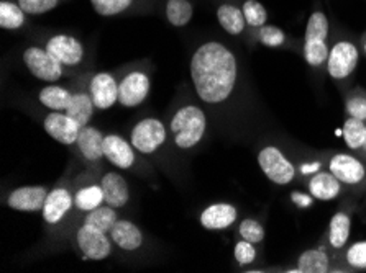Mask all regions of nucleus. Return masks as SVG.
I'll list each match as a JSON object with an SVG mask.
<instances>
[{
	"label": "nucleus",
	"instance_id": "1",
	"mask_svg": "<svg viewBox=\"0 0 366 273\" xmlns=\"http://www.w3.org/2000/svg\"><path fill=\"white\" fill-rule=\"evenodd\" d=\"M189 72L197 97L207 105H220L237 87V56L224 43L205 41L194 51Z\"/></svg>",
	"mask_w": 366,
	"mask_h": 273
},
{
	"label": "nucleus",
	"instance_id": "2",
	"mask_svg": "<svg viewBox=\"0 0 366 273\" xmlns=\"http://www.w3.org/2000/svg\"><path fill=\"white\" fill-rule=\"evenodd\" d=\"M207 130V118L197 105H184L171 118L169 131L177 149H194L202 141Z\"/></svg>",
	"mask_w": 366,
	"mask_h": 273
},
{
	"label": "nucleus",
	"instance_id": "3",
	"mask_svg": "<svg viewBox=\"0 0 366 273\" xmlns=\"http://www.w3.org/2000/svg\"><path fill=\"white\" fill-rule=\"evenodd\" d=\"M329 35H330V21L329 16L325 15L322 10H315L310 14L306 33H304V44H302V54L306 63L310 68H322L327 64V58H329Z\"/></svg>",
	"mask_w": 366,
	"mask_h": 273
},
{
	"label": "nucleus",
	"instance_id": "4",
	"mask_svg": "<svg viewBox=\"0 0 366 273\" xmlns=\"http://www.w3.org/2000/svg\"><path fill=\"white\" fill-rule=\"evenodd\" d=\"M24 64L38 81L53 83L66 76L63 64L53 58L44 46H29L24 51Z\"/></svg>",
	"mask_w": 366,
	"mask_h": 273
},
{
	"label": "nucleus",
	"instance_id": "5",
	"mask_svg": "<svg viewBox=\"0 0 366 273\" xmlns=\"http://www.w3.org/2000/svg\"><path fill=\"white\" fill-rule=\"evenodd\" d=\"M166 126L158 118H143L133 126L130 133V143L137 153L152 155L166 143Z\"/></svg>",
	"mask_w": 366,
	"mask_h": 273
},
{
	"label": "nucleus",
	"instance_id": "6",
	"mask_svg": "<svg viewBox=\"0 0 366 273\" xmlns=\"http://www.w3.org/2000/svg\"><path fill=\"white\" fill-rule=\"evenodd\" d=\"M360 61L358 46L350 40H338L330 46L327 58V72L334 81H345L357 69Z\"/></svg>",
	"mask_w": 366,
	"mask_h": 273
},
{
	"label": "nucleus",
	"instance_id": "7",
	"mask_svg": "<svg viewBox=\"0 0 366 273\" xmlns=\"http://www.w3.org/2000/svg\"><path fill=\"white\" fill-rule=\"evenodd\" d=\"M258 164L268 180L276 185H290L296 177V167L274 146H266L259 150Z\"/></svg>",
	"mask_w": 366,
	"mask_h": 273
},
{
	"label": "nucleus",
	"instance_id": "8",
	"mask_svg": "<svg viewBox=\"0 0 366 273\" xmlns=\"http://www.w3.org/2000/svg\"><path fill=\"white\" fill-rule=\"evenodd\" d=\"M44 48L64 68H77V66L84 63V44L77 40L76 36L68 35V33H56V35L49 36L46 43H44Z\"/></svg>",
	"mask_w": 366,
	"mask_h": 273
},
{
	"label": "nucleus",
	"instance_id": "9",
	"mask_svg": "<svg viewBox=\"0 0 366 273\" xmlns=\"http://www.w3.org/2000/svg\"><path fill=\"white\" fill-rule=\"evenodd\" d=\"M76 242L89 260H104L112 254V239L109 234L87 226L84 222L76 232Z\"/></svg>",
	"mask_w": 366,
	"mask_h": 273
},
{
	"label": "nucleus",
	"instance_id": "10",
	"mask_svg": "<svg viewBox=\"0 0 366 273\" xmlns=\"http://www.w3.org/2000/svg\"><path fill=\"white\" fill-rule=\"evenodd\" d=\"M152 91V81L147 72L132 71L119 82V103L125 108H135L145 102Z\"/></svg>",
	"mask_w": 366,
	"mask_h": 273
},
{
	"label": "nucleus",
	"instance_id": "11",
	"mask_svg": "<svg viewBox=\"0 0 366 273\" xmlns=\"http://www.w3.org/2000/svg\"><path fill=\"white\" fill-rule=\"evenodd\" d=\"M43 128L49 138L64 146H73L79 136L81 125L74 118L66 113V111H51L46 115L43 121Z\"/></svg>",
	"mask_w": 366,
	"mask_h": 273
},
{
	"label": "nucleus",
	"instance_id": "12",
	"mask_svg": "<svg viewBox=\"0 0 366 273\" xmlns=\"http://www.w3.org/2000/svg\"><path fill=\"white\" fill-rule=\"evenodd\" d=\"M89 93L97 110H109L119 103V81L110 72H97L89 82Z\"/></svg>",
	"mask_w": 366,
	"mask_h": 273
},
{
	"label": "nucleus",
	"instance_id": "13",
	"mask_svg": "<svg viewBox=\"0 0 366 273\" xmlns=\"http://www.w3.org/2000/svg\"><path fill=\"white\" fill-rule=\"evenodd\" d=\"M329 170L334 174L343 185L355 187L365 182L366 167L362 160L352 154H335L329 163Z\"/></svg>",
	"mask_w": 366,
	"mask_h": 273
},
{
	"label": "nucleus",
	"instance_id": "14",
	"mask_svg": "<svg viewBox=\"0 0 366 273\" xmlns=\"http://www.w3.org/2000/svg\"><path fill=\"white\" fill-rule=\"evenodd\" d=\"M49 190L43 185H25L10 192L7 206L10 210L21 211V213H36L43 210Z\"/></svg>",
	"mask_w": 366,
	"mask_h": 273
},
{
	"label": "nucleus",
	"instance_id": "15",
	"mask_svg": "<svg viewBox=\"0 0 366 273\" xmlns=\"http://www.w3.org/2000/svg\"><path fill=\"white\" fill-rule=\"evenodd\" d=\"M74 208V195L69 188L56 187L49 190L46 202L43 205V220L49 226H56L63 222L66 215Z\"/></svg>",
	"mask_w": 366,
	"mask_h": 273
},
{
	"label": "nucleus",
	"instance_id": "16",
	"mask_svg": "<svg viewBox=\"0 0 366 273\" xmlns=\"http://www.w3.org/2000/svg\"><path fill=\"white\" fill-rule=\"evenodd\" d=\"M104 155L110 164L124 170L132 169L137 160L135 148L132 146L130 141H127L119 135H105Z\"/></svg>",
	"mask_w": 366,
	"mask_h": 273
},
{
	"label": "nucleus",
	"instance_id": "17",
	"mask_svg": "<svg viewBox=\"0 0 366 273\" xmlns=\"http://www.w3.org/2000/svg\"><path fill=\"white\" fill-rule=\"evenodd\" d=\"M104 138L101 130H97L96 126H82L77 136L76 146L79 150L81 158L86 160L87 164H97L101 163L104 155Z\"/></svg>",
	"mask_w": 366,
	"mask_h": 273
},
{
	"label": "nucleus",
	"instance_id": "18",
	"mask_svg": "<svg viewBox=\"0 0 366 273\" xmlns=\"http://www.w3.org/2000/svg\"><path fill=\"white\" fill-rule=\"evenodd\" d=\"M238 218V211L230 203H214L201 213V225L207 231H222L230 227Z\"/></svg>",
	"mask_w": 366,
	"mask_h": 273
},
{
	"label": "nucleus",
	"instance_id": "19",
	"mask_svg": "<svg viewBox=\"0 0 366 273\" xmlns=\"http://www.w3.org/2000/svg\"><path fill=\"white\" fill-rule=\"evenodd\" d=\"M101 185L104 190L105 205L114 206V208H124L130 202V188L129 183L119 172H107L101 178Z\"/></svg>",
	"mask_w": 366,
	"mask_h": 273
},
{
	"label": "nucleus",
	"instance_id": "20",
	"mask_svg": "<svg viewBox=\"0 0 366 273\" xmlns=\"http://www.w3.org/2000/svg\"><path fill=\"white\" fill-rule=\"evenodd\" d=\"M109 236L115 246L125 250V252H135V250L143 246V241H145L140 227L129 220H119L115 222Z\"/></svg>",
	"mask_w": 366,
	"mask_h": 273
},
{
	"label": "nucleus",
	"instance_id": "21",
	"mask_svg": "<svg viewBox=\"0 0 366 273\" xmlns=\"http://www.w3.org/2000/svg\"><path fill=\"white\" fill-rule=\"evenodd\" d=\"M343 183L332 172H317L309 180V193L320 202H330L342 193Z\"/></svg>",
	"mask_w": 366,
	"mask_h": 273
},
{
	"label": "nucleus",
	"instance_id": "22",
	"mask_svg": "<svg viewBox=\"0 0 366 273\" xmlns=\"http://www.w3.org/2000/svg\"><path fill=\"white\" fill-rule=\"evenodd\" d=\"M215 15H217V21L220 26L224 28L229 35H242V33L245 31V28L248 26L242 7H238L235 4H220L217 10H215Z\"/></svg>",
	"mask_w": 366,
	"mask_h": 273
},
{
	"label": "nucleus",
	"instance_id": "23",
	"mask_svg": "<svg viewBox=\"0 0 366 273\" xmlns=\"http://www.w3.org/2000/svg\"><path fill=\"white\" fill-rule=\"evenodd\" d=\"M350 231H352L350 215L345 213V211H338V213L332 216L330 225H329V236H327L329 246L334 250H342L347 246L348 239H350Z\"/></svg>",
	"mask_w": 366,
	"mask_h": 273
},
{
	"label": "nucleus",
	"instance_id": "24",
	"mask_svg": "<svg viewBox=\"0 0 366 273\" xmlns=\"http://www.w3.org/2000/svg\"><path fill=\"white\" fill-rule=\"evenodd\" d=\"M96 105L92 102V97L89 92H74L71 97V102L66 108L71 118H74L81 126L91 125L94 111H96Z\"/></svg>",
	"mask_w": 366,
	"mask_h": 273
},
{
	"label": "nucleus",
	"instance_id": "25",
	"mask_svg": "<svg viewBox=\"0 0 366 273\" xmlns=\"http://www.w3.org/2000/svg\"><path fill=\"white\" fill-rule=\"evenodd\" d=\"M71 97H73V92H69L66 87L49 83V86L43 87L40 93H38V102L49 111H66L71 102Z\"/></svg>",
	"mask_w": 366,
	"mask_h": 273
},
{
	"label": "nucleus",
	"instance_id": "26",
	"mask_svg": "<svg viewBox=\"0 0 366 273\" xmlns=\"http://www.w3.org/2000/svg\"><path fill=\"white\" fill-rule=\"evenodd\" d=\"M330 270V257L322 249H310L299 255L297 270L302 273H325Z\"/></svg>",
	"mask_w": 366,
	"mask_h": 273
},
{
	"label": "nucleus",
	"instance_id": "27",
	"mask_svg": "<svg viewBox=\"0 0 366 273\" xmlns=\"http://www.w3.org/2000/svg\"><path fill=\"white\" fill-rule=\"evenodd\" d=\"M105 203L104 190L101 183H91V185L81 187L79 190L74 193V208L82 213H89V211L96 210L97 206Z\"/></svg>",
	"mask_w": 366,
	"mask_h": 273
},
{
	"label": "nucleus",
	"instance_id": "28",
	"mask_svg": "<svg viewBox=\"0 0 366 273\" xmlns=\"http://www.w3.org/2000/svg\"><path fill=\"white\" fill-rule=\"evenodd\" d=\"M29 21V15H26L16 0H2L0 2V26L4 30H20Z\"/></svg>",
	"mask_w": 366,
	"mask_h": 273
},
{
	"label": "nucleus",
	"instance_id": "29",
	"mask_svg": "<svg viewBox=\"0 0 366 273\" xmlns=\"http://www.w3.org/2000/svg\"><path fill=\"white\" fill-rule=\"evenodd\" d=\"M164 15L169 25L182 28L191 24L194 16V5L191 0H168L164 5Z\"/></svg>",
	"mask_w": 366,
	"mask_h": 273
},
{
	"label": "nucleus",
	"instance_id": "30",
	"mask_svg": "<svg viewBox=\"0 0 366 273\" xmlns=\"http://www.w3.org/2000/svg\"><path fill=\"white\" fill-rule=\"evenodd\" d=\"M117 221H119L117 208H114V206L104 203L101 206H97L96 210H92V211H89V213H86L84 225L92 226L99 231L109 234L110 230H112Z\"/></svg>",
	"mask_w": 366,
	"mask_h": 273
},
{
	"label": "nucleus",
	"instance_id": "31",
	"mask_svg": "<svg viewBox=\"0 0 366 273\" xmlns=\"http://www.w3.org/2000/svg\"><path fill=\"white\" fill-rule=\"evenodd\" d=\"M343 139L348 149L362 150L366 141V121L348 116L343 123Z\"/></svg>",
	"mask_w": 366,
	"mask_h": 273
},
{
	"label": "nucleus",
	"instance_id": "32",
	"mask_svg": "<svg viewBox=\"0 0 366 273\" xmlns=\"http://www.w3.org/2000/svg\"><path fill=\"white\" fill-rule=\"evenodd\" d=\"M254 40L266 48H281L287 43V35L274 25H263L254 30Z\"/></svg>",
	"mask_w": 366,
	"mask_h": 273
},
{
	"label": "nucleus",
	"instance_id": "33",
	"mask_svg": "<svg viewBox=\"0 0 366 273\" xmlns=\"http://www.w3.org/2000/svg\"><path fill=\"white\" fill-rule=\"evenodd\" d=\"M135 0H91L94 12L101 16H115L129 12Z\"/></svg>",
	"mask_w": 366,
	"mask_h": 273
},
{
	"label": "nucleus",
	"instance_id": "34",
	"mask_svg": "<svg viewBox=\"0 0 366 273\" xmlns=\"http://www.w3.org/2000/svg\"><path fill=\"white\" fill-rule=\"evenodd\" d=\"M242 10L243 15H245L247 25L253 28V30L266 25V21H268V12H266L264 5L258 2V0H245L242 5Z\"/></svg>",
	"mask_w": 366,
	"mask_h": 273
},
{
	"label": "nucleus",
	"instance_id": "35",
	"mask_svg": "<svg viewBox=\"0 0 366 273\" xmlns=\"http://www.w3.org/2000/svg\"><path fill=\"white\" fill-rule=\"evenodd\" d=\"M345 264L353 270H366V241L352 244L343 255Z\"/></svg>",
	"mask_w": 366,
	"mask_h": 273
},
{
	"label": "nucleus",
	"instance_id": "36",
	"mask_svg": "<svg viewBox=\"0 0 366 273\" xmlns=\"http://www.w3.org/2000/svg\"><path fill=\"white\" fill-rule=\"evenodd\" d=\"M238 234H240L242 239L252 242V244H262L264 239V227L262 222L257 220L247 218L240 222V227H238Z\"/></svg>",
	"mask_w": 366,
	"mask_h": 273
},
{
	"label": "nucleus",
	"instance_id": "37",
	"mask_svg": "<svg viewBox=\"0 0 366 273\" xmlns=\"http://www.w3.org/2000/svg\"><path fill=\"white\" fill-rule=\"evenodd\" d=\"M61 0H16L21 10L29 16L43 15L54 10L59 5Z\"/></svg>",
	"mask_w": 366,
	"mask_h": 273
},
{
	"label": "nucleus",
	"instance_id": "38",
	"mask_svg": "<svg viewBox=\"0 0 366 273\" xmlns=\"http://www.w3.org/2000/svg\"><path fill=\"white\" fill-rule=\"evenodd\" d=\"M345 111L352 118L366 121V93L363 91H355L347 97Z\"/></svg>",
	"mask_w": 366,
	"mask_h": 273
},
{
	"label": "nucleus",
	"instance_id": "39",
	"mask_svg": "<svg viewBox=\"0 0 366 273\" xmlns=\"http://www.w3.org/2000/svg\"><path fill=\"white\" fill-rule=\"evenodd\" d=\"M234 257L240 267H247L249 264H253V262L257 260V249H254V244L242 239L240 242L235 244Z\"/></svg>",
	"mask_w": 366,
	"mask_h": 273
},
{
	"label": "nucleus",
	"instance_id": "40",
	"mask_svg": "<svg viewBox=\"0 0 366 273\" xmlns=\"http://www.w3.org/2000/svg\"><path fill=\"white\" fill-rule=\"evenodd\" d=\"M291 200L294 202V205L301 206V208H309V206L314 205L315 198L310 193L306 195V193H301V192H292Z\"/></svg>",
	"mask_w": 366,
	"mask_h": 273
},
{
	"label": "nucleus",
	"instance_id": "41",
	"mask_svg": "<svg viewBox=\"0 0 366 273\" xmlns=\"http://www.w3.org/2000/svg\"><path fill=\"white\" fill-rule=\"evenodd\" d=\"M362 154H363V155H366V141H365V144H363V148H362Z\"/></svg>",
	"mask_w": 366,
	"mask_h": 273
},
{
	"label": "nucleus",
	"instance_id": "42",
	"mask_svg": "<svg viewBox=\"0 0 366 273\" xmlns=\"http://www.w3.org/2000/svg\"><path fill=\"white\" fill-rule=\"evenodd\" d=\"M363 46H365V51H366V38H363Z\"/></svg>",
	"mask_w": 366,
	"mask_h": 273
}]
</instances>
